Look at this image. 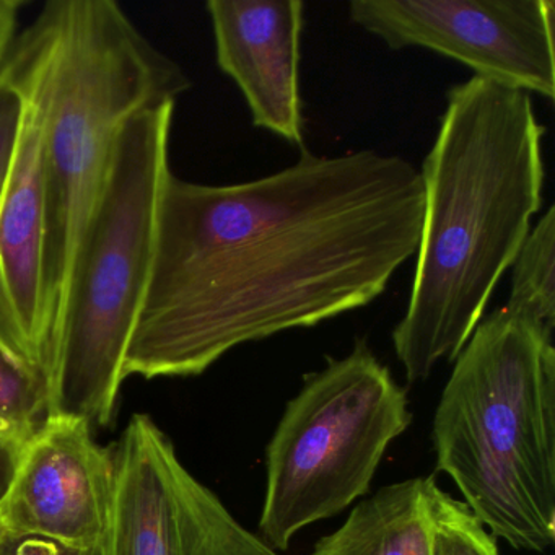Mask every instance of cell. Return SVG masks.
<instances>
[{
	"label": "cell",
	"mask_w": 555,
	"mask_h": 555,
	"mask_svg": "<svg viewBox=\"0 0 555 555\" xmlns=\"http://www.w3.org/2000/svg\"><path fill=\"white\" fill-rule=\"evenodd\" d=\"M220 70L242 90L253 125L307 151L301 119V0H209Z\"/></svg>",
	"instance_id": "obj_11"
},
{
	"label": "cell",
	"mask_w": 555,
	"mask_h": 555,
	"mask_svg": "<svg viewBox=\"0 0 555 555\" xmlns=\"http://www.w3.org/2000/svg\"><path fill=\"white\" fill-rule=\"evenodd\" d=\"M48 415L47 376L14 356L0 340V467L11 470L12 461Z\"/></svg>",
	"instance_id": "obj_13"
},
{
	"label": "cell",
	"mask_w": 555,
	"mask_h": 555,
	"mask_svg": "<svg viewBox=\"0 0 555 555\" xmlns=\"http://www.w3.org/2000/svg\"><path fill=\"white\" fill-rule=\"evenodd\" d=\"M430 555H500L495 538L467 508L440 489L434 477L425 479Z\"/></svg>",
	"instance_id": "obj_15"
},
{
	"label": "cell",
	"mask_w": 555,
	"mask_h": 555,
	"mask_svg": "<svg viewBox=\"0 0 555 555\" xmlns=\"http://www.w3.org/2000/svg\"><path fill=\"white\" fill-rule=\"evenodd\" d=\"M0 555H105V545L92 551H79L43 539L12 538L0 531Z\"/></svg>",
	"instance_id": "obj_17"
},
{
	"label": "cell",
	"mask_w": 555,
	"mask_h": 555,
	"mask_svg": "<svg viewBox=\"0 0 555 555\" xmlns=\"http://www.w3.org/2000/svg\"><path fill=\"white\" fill-rule=\"evenodd\" d=\"M512 291L506 310L554 334L555 326V207L545 210L529 230L512 264Z\"/></svg>",
	"instance_id": "obj_14"
},
{
	"label": "cell",
	"mask_w": 555,
	"mask_h": 555,
	"mask_svg": "<svg viewBox=\"0 0 555 555\" xmlns=\"http://www.w3.org/2000/svg\"><path fill=\"white\" fill-rule=\"evenodd\" d=\"M424 188L398 155L363 149L246 183L170 173L125 379L196 376L235 347L375 301L417 253Z\"/></svg>",
	"instance_id": "obj_1"
},
{
	"label": "cell",
	"mask_w": 555,
	"mask_h": 555,
	"mask_svg": "<svg viewBox=\"0 0 555 555\" xmlns=\"http://www.w3.org/2000/svg\"><path fill=\"white\" fill-rule=\"evenodd\" d=\"M349 15L391 50L425 48L482 79L555 96L552 0H353Z\"/></svg>",
	"instance_id": "obj_8"
},
{
	"label": "cell",
	"mask_w": 555,
	"mask_h": 555,
	"mask_svg": "<svg viewBox=\"0 0 555 555\" xmlns=\"http://www.w3.org/2000/svg\"><path fill=\"white\" fill-rule=\"evenodd\" d=\"M24 116V93L4 70H0V201L14 167Z\"/></svg>",
	"instance_id": "obj_16"
},
{
	"label": "cell",
	"mask_w": 555,
	"mask_h": 555,
	"mask_svg": "<svg viewBox=\"0 0 555 555\" xmlns=\"http://www.w3.org/2000/svg\"><path fill=\"white\" fill-rule=\"evenodd\" d=\"M434 417L437 469L493 538L542 552L555 541V349L505 307L480 320Z\"/></svg>",
	"instance_id": "obj_4"
},
{
	"label": "cell",
	"mask_w": 555,
	"mask_h": 555,
	"mask_svg": "<svg viewBox=\"0 0 555 555\" xmlns=\"http://www.w3.org/2000/svg\"><path fill=\"white\" fill-rule=\"evenodd\" d=\"M0 70L34 100L43 126L44 295L54 357L77 249L119 132L135 113L177 103L191 83L113 0L47 2Z\"/></svg>",
	"instance_id": "obj_3"
},
{
	"label": "cell",
	"mask_w": 555,
	"mask_h": 555,
	"mask_svg": "<svg viewBox=\"0 0 555 555\" xmlns=\"http://www.w3.org/2000/svg\"><path fill=\"white\" fill-rule=\"evenodd\" d=\"M44 248L43 126L40 109L25 96L21 142L0 201V340L50 378L53 349L44 295Z\"/></svg>",
	"instance_id": "obj_10"
},
{
	"label": "cell",
	"mask_w": 555,
	"mask_h": 555,
	"mask_svg": "<svg viewBox=\"0 0 555 555\" xmlns=\"http://www.w3.org/2000/svg\"><path fill=\"white\" fill-rule=\"evenodd\" d=\"M89 421L48 415L12 461L0 490V531L79 551L105 545L115 463Z\"/></svg>",
	"instance_id": "obj_9"
},
{
	"label": "cell",
	"mask_w": 555,
	"mask_h": 555,
	"mask_svg": "<svg viewBox=\"0 0 555 555\" xmlns=\"http://www.w3.org/2000/svg\"><path fill=\"white\" fill-rule=\"evenodd\" d=\"M311 555H430L424 477L383 487L360 502Z\"/></svg>",
	"instance_id": "obj_12"
},
{
	"label": "cell",
	"mask_w": 555,
	"mask_h": 555,
	"mask_svg": "<svg viewBox=\"0 0 555 555\" xmlns=\"http://www.w3.org/2000/svg\"><path fill=\"white\" fill-rule=\"evenodd\" d=\"M112 454L105 555H279L183 466L151 415H134Z\"/></svg>",
	"instance_id": "obj_7"
},
{
	"label": "cell",
	"mask_w": 555,
	"mask_h": 555,
	"mask_svg": "<svg viewBox=\"0 0 555 555\" xmlns=\"http://www.w3.org/2000/svg\"><path fill=\"white\" fill-rule=\"evenodd\" d=\"M25 5V0H0V67L17 41L18 17Z\"/></svg>",
	"instance_id": "obj_18"
},
{
	"label": "cell",
	"mask_w": 555,
	"mask_h": 555,
	"mask_svg": "<svg viewBox=\"0 0 555 555\" xmlns=\"http://www.w3.org/2000/svg\"><path fill=\"white\" fill-rule=\"evenodd\" d=\"M421 173L424 217L408 308L392 331L409 383L453 362L541 210L545 128L531 96L474 76L451 87Z\"/></svg>",
	"instance_id": "obj_2"
},
{
	"label": "cell",
	"mask_w": 555,
	"mask_h": 555,
	"mask_svg": "<svg viewBox=\"0 0 555 555\" xmlns=\"http://www.w3.org/2000/svg\"><path fill=\"white\" fill-rule=\"evenodd\" d=\"M175 105L126 121L70 272L50 378V414L108 427L151 279L158 206L170 177Z\"/></svg>",
	"instance_id": "obj_5"
},
{
	"label": "cell",
	"mask_w": 555,
	"mask_h": 555,
	"mask_svg": "<svg viewBox=\"0 0 555 555\" xmlns=\"http://www.w3.org/2000/svg\"><path fill=\"white\" fill-rule=\"evenodd\" d=\"M411 421L404 389L363 340L308 376L268 444L264 541L287 551L298 531L366 495L389 443Z\"/></svg>",
	"instance_id": "obj_6"
}]
</instances>
